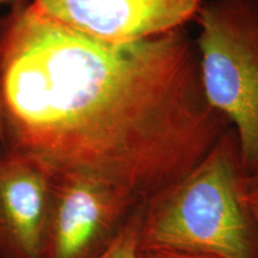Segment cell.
I'll return each instance as SVG.
<instances>
[{
    "mask_svg": "<svg viewBox=\"0 0 258 258\" xmlns=\"http://www.w3.org/2000/svg\"><path fill=\"white\" fill-rule=\"evenodd\" d=\"M0 146L53 171L99 173L147 199L190 172L228 125L209 106L184 28L106 43L22 3L0 19Z\"/></svg>",
    "mask_w": 258,
    "mask_h": 258,
    "instance_id": "1",
    "label": "cell"
},
{
    "mask_svg": "<svg viewBox=\"0 0 258 258\" xmlns=\"http://www.w3.org/2000/svg\"><path fill=\"white\" fill-rule=\"evenodd\" d=\"M246 178L232 128L184 177L139 205V247H169L218 258H257Z\"/></svg>",
    "mask_w": 258,
    "mask_h": 258,
    "instance_id": "2",
    "label": "cell"
},
{
    "mask_svg": "<svg viewBox=\"0 0 258 258\" xmlns=\"http://www.w3.org/2000/svg\"><path fill=\"white\" fill-rule=\"evenodd\" d=\"M196 18L203 93L234 131L251 175L258 171V0H208Z\"/></svg>",
    "mask_w": 258,
    "mask_h": 258,
    "instance_id": "3",
    "label": "cell"
},
{
    "mask_svg": "<svg viewBox=\"0 0 258 258\" xmlns=\"http://www.w3.org/2000/svg\"><path fill=\"white\" fill-rule=\"evenodd\" d=\"M141 201L99 173L53 171L41 258H98Z\"/></svg>",
    "mask_w": 258,
    "mask_h": 258,
    "instance_id": "4",
    "label": "cell"
},
{
    "mask_svg": "<svg viewBox=\"0 0 258 258\" xmlns=\"http://www.w3.org/2000/svg\"><path fill=\"white\" fill-rule=\"evenodd\" d=\"M63 27L106 43H131L178 30L205 0H30Z\"/></svg>",
    "mask_w": 258,
    "mask_h": 258,
    "instance_id": "5",
    "label": "cell"
},
{
    "mask_svg": "<svg viewBox=\"0 0 258 258\" xmlns=\"http://www.w3.org/2000/svg\"><path fill=\"white\" fill-rule=\"evenodd\" d=\"M53 170L0 146V258H41Z\"/></svg>",
    "mask_w": 258,
    "mask_h": 258,
    "instance_id": "6",
    "label": "cell"
},
{
    "mask_svg": "<svg viewBox=\"0 0 258 258\" xmlns=\"http://www.w3.org/2000/svg\"><path fill=\"white\" fill-rule=\"evenodd\" d=\"M141 203V202H140ZM139 203V205H140ZM139 206L125 222L116 239L98 258H138L139 251Z\"/></svg>",
    "mask_w": 258,
    "mask_h": 258,
    "instance_id": "7",
    "label": "cell"
},
{
    "mask_svg": "<svg viewBox=\"0 0 258 258\" xmlns=\"http://www.w3.org/2000/svg\"><path fill=\"white\" fill-rule=\"evenodd\" d=\"M138 258H218L206 253L169 249V247H139Z\"/></svg>",
    "mask_w": 258,
    "mask_h": 258,
    "instance_id": "8",
    "label": "cell"
},
{
    "mask_svg": "<svg viewBox=\"0 0 258 258\" xmlns=\"http://www.w3.org/2000/svg\"><path fill=\"white\" fill-rule=\"evenodd\" d=\"M246 202L252 215L257 233V258H258V171L247 175L246 178Z\"/></svg>",
    "mask_w": 258,
    "mask_h": 258,
    "instance_id": "9",
    "label": "cell"
},
{
    "mask_svg": "<svg viewBox=\"0 0 258 258\" xmlns=\"http://www.w3.org/2000/svg\"><path fill=\"white\" fill-rule=\"evenodd\" d=\"M25 2H28V0H0V8L2 6H9L10 9H12Z\"/></svg>",
    "mask_w": 258,
    "mask_h": 258,
    "instance_id": "10",
    "label": "cell"
},
{
    "mask_svg": "<svg viewBox=\"0 0 258 258\" xmlns=\"http://www.w3.org/2000/svg\"><path fill=\"white\" fill-rule=\"evenodd\" d=\"M3 138V121H2V112H0V141Z\"/></svg>",
    "mask_w": 258,
    "mask_h": 258,
    "instance_id": "11",
    "label": "cell"
}]
</instances>
